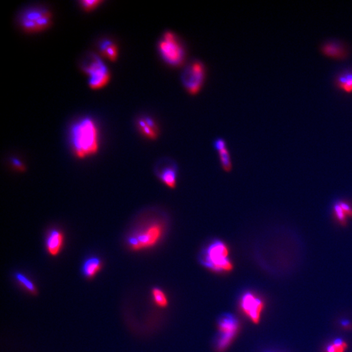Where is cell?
Returning <instances> with one entry per match:
<instances>
[{"label": "cell", "instance_id": "cell-1", "mask_svg": "<svg viewBox=\"0 0 352 352\" xmlns=\"http://www.w3.org/2000/svg\"><path fill=\"white\" fill-rule=\"evenodd\" d=\"M168 230V215L163 211L157 213L130 235L128 239V245L134 251L150 249L164 240Z\"/></svg>", "mask_w": 352, "mask_h": 352}, {"label": "cell", "instance_id": "cell-2", "mask_svg": "<svg viewBox=\"0 0 352 352\" xmlns=\"http://www.w3.org/2000/svg\"><path fill=\"white\" fill-rule=\"evenodd\" d=\"M97 124L90 117L74 122L70 129V139L74 154L80 159L92 156L99 147Z\"/></svg>", "mask_w": 352, "mask_h": 352}, {"label": "cell", "instance_id": "cell-3", "mask_svg": "<svg viewBox=\"0 0 352 352\" xmlns=\"http://www.w3.org/2000/svg\"><path fill=\"white\" fill-rule=\"evenodd\" d=\"M198 260L206 268L216 273H229L234 269L229 246L220 239H210L204 244Z\"/></svg>", "mask_w": 352, "mask_h": 352}, {"label": "cell", "instance_id": "cell-4", "mask_svg": "<svg viewBox=\"0 0 352 352\" xmlns=\"http://www.w3.org/2000/svg\"><path fill=\"white\" fill-rule=\"evenodd\" d=\"M157 50L164 62L172 66L182 64L186 57L184 44L179 37L170 30L163 32L157 43Z\"/></svg>", "mask_w": 352, "mask_h": 352}, {"label": "cell", "instance_id": "cell-5", "mask_svg": "<svg viewBox=\"0 0 352 352\" xmlns=\"http://www.w3.org/2000/svg\"><path fill=\"white\" fill-rule=\"evenodd\" d=\"M82 69L88 76V84L93 90L107 86L110 80V70L102 58L91 54L82 63Z\"/></svg>", "mask_w": 352, "mask_h": 352}, {"label": "cell", "instance_id": "cell-6", "mask_svg": "<svg viewBox=\"0 0 352 352\" xmlns=\"http://www.w3.org/2000/svg\"><path fill=\"white\" fill-rule=\"evenodd\" d=\"M53 15L44 7H32L23 11L20 16V27L28 32H39L50 27Z\"/></svg>", "mask_w": 352, "mask_h": 352}, {"label": "cell", "instance_id": "cell-7", "mask_svg": "<svg viewBox=\"0 0 352 352\" xmlns=\"http://www.w3.org/2000/svg\"><path fill=\"white\" fill-rule=\"evenodd\" d=\"M218 332L214 346L216 350L223 352L232 344L239 330V322L233 314L225 313L218 320Z\"/></svg>", "mask_w": 352, "mask_h": 352}, {"label": "cell", "instance_id": "cell-8", "mask_svg": "<svg viewBox=\"0 0 352 352\" xmlns=\"http://www.w3.org/2000/svg\"><path fill=\"white\" fill-rule=\"evenodd\" d=\"M206 76V67L198 59H192L185 65L181 72V81L190 93L198 91L203 86Z\"/></svg>", "mask_w": 352, "mask_h": 352}, {"label": "cell", "instance_id": "cell-9", "mask_svg": "<svg viewBox=\"0 0 352 352\" xmlns=\"http://www.w3.org/2000/svg\"><path fill=\"white\" fill-rule=\"evenodd\" d=\"M155 173L166 187L173 189L177 186L178 166L172 159L164 157L160 159L155 168Z\"/></svg>", "mask_w": 352, "mask_h": 352}, {"label": "cell", "instance_id": "cell-10", "mask_svg": "<svg viewBox=\"0 0 352 352\" xmlns=\"http://www.w3.org/2000/svg\"><path fill=\"white\" fill-rule=\"evenodd\" d=\"M239 304L243 313L253 323L260 322L262 311L264 308V301L261 298L257 296L254 293L246 292L241 295Z\"/></svg>", "mask_w": 352, "mask_h": 352}, {"label": "cell", "instance_id": "cell-11", "mask_svg": "<svg viewBox=\"0 0 352 352\" xmlns=\"http://www.w3.org/2000/svg\"><path fill=\"white\" fill-rule=\"evenodd\" d=\"M137 125L141 134L148 139L155 140L158 137L159 126L152 117L144 116L139 117L137 121Z\"/></svg>", "mask_w": 352, "mask_h": 352}, {"label": "cell", "instance_id": "cell-12", "mask_svg": "<svg viewBox=\"0 0 352 352\" xmlns=\"http://www.w3.org/2000/svg\"><path fill=\"white\" fill-rule=\"evenodd\" d=\"M213 146L219 155L223 170L226 172H231L232 169V159L226 142L222 138H218L213 142Z\"/></svg>", "mask_w": 352, "mask_h": 352}, {"label": "cell", "instance_id": "cell-13", "mask_svg": "<svg viewBox=\"0 0 352 352\" xmlns=\"http://www.w3.org/2000/svg\"><path fill=\"white\" fill-rule=\"evenodd\" d=\"M63 244V235L57 230L52 231L46 239V248L48 253L53 257H56L61 250Z\"/></svg>", "mask_w": 352, "mask_h": 352}, {"label": "cell", "instance_id": "cell-14", "mask_svg": "<svg viewBox=\"0 0 352 352\" xmlns=\"http://www.w3.org/2000/svg\"><path fill=\"white\" fill-rule=\"evenodd\" d=\"M100 55L110 62H116L119 56V49L117 44L112 40L106 39L100 42L98 46Z\"/></svg>", "mask_w": 352, "mask_h": 352}, {"label": "cell", "instance_id": "cell-15", "mask_svg": "<svg viewBox=\"0 0 352 352\" xmlns=\"http://www.w3.org/2000/svg\"><path fill=\"white\" fill-rule=\"evenodd\" d=\"M102 262L97 257L88 258L84 262L82 266V273L88 279H92L102 269Z\"/></svg>", "mask_w": 352, "mask_h": 352}, {"label": "cell", "instance_id": "cell-16", "mask_svg": "<svg viewBox=\"0 0 352 352\" xmlns=\"http://www.w3.org/2000/svg\"><path fill=\"white\" fill-rule=\"evenodd\" d=\"M322 52L329 58L334 59L344 58L346 51L344 46L337 42H329L322 47Z\"/></svg>", "mask_w": 352, "mask_h": 352}, {"label": "cell", "instance_id": "cell-17", "mask_svg": "<svg viewBox=\"0 0 352 352\" xmlns=\"http://www.w3.org/2000/svg\"><path fill=\"white\" fill-rule=\"evenodd\" d=\"M337 84L344 92L352 93V72H345L340 74L337 79Z\"/></svg>", "mask_w": 352, "mask_h": 352}, {"label": "cell", "instance_id": "cell-18", "mask_svg": "<svg viewBox=\"0 0 352 352\" xmlns=\"http://www.w3.org/2000/svg\"><path fill=\"white\" fill-rule=\"evenodd\" d=\"M15 278L18 283H20V285L23 286L28 292L32 293V294H36L37 290L34 284L27 276H26L24 274L16 273L15 274Z\"/></svg>", "mask_w": 352, "mask_h": 352}, {"label": "cell", "instance_id": "cell-19", "mask_svg": "<svg viewBox=\"0 0 352 352\" xmlns=\"http://www.w3.org/2000/svg\"><path fill=\"white\" fill-rule=\"evenodd\" d=\"M152 296L154 302L157 306L166 307L168 305V299L165 293L159 288H154L152 290Z\"/></svg>", "mask_w": 352, "mask_h": 352}, {"label": "cell", "instance_id": "cell-20", "mask_svg": "<svg viewBox=\"0 0 352 352\" xmlns=\"http://www.w3.org/2000/svg\"><path fill=\"white\" fill-rule=\"evenodd\" d=\"M347 347L346 342L341 339H337L328 345L326 352H344Z\"/></svg>", "mask_w": 352, "mask_h": 352}, {"label": "cell", "instance_id": "cell-21", "mask_svg": "<svg viewBox=\"0 0 352 352\" xmlns=\"http://www.w3.org/2000/svg\"><path fill=\"white\" fill-rule=\"evenodd\" d=\"M333 212H334L335 218H336L340 224L342 225V226H345L346 224V215L343 210H342L339 203L334 204Z\"/></svg>", "mask_w": 352, "mask_h": 352}, {"label": "cell", "instance_id": "cell-22", "mask_svg": "<svg viewBox=\"0 0 352 352\" xmlns=\"http://www.w3.org/2000/svg\"><path fill=\"white\" fill-rule=\"evenodd\" d=\"M103 2V0H82L79 3L84 10L90 11L97 8Z\"/></svg>", "mask_w": 352, "mask_h": 352}, {"label": "cell", "instance_id": "cell-23", "mask_svg": "<svg viewBox=\"0 0 352 352\" xmlns=\"http://www.w3.org/2000/svg\"><path fill=\"white\" fill-rule=\"evenodd\" d=\"M339 203L346 216L352 217V206L350 204L345 201H339Z\"/></svg>", "mask_w": 352, "mask_h": 352}, {"label": "cell", "instance_id": "cell-24", "mask_svg": "<svg viewBox=\"0 0 352 352\" xmlns=\"http://www.w3.org/2000/svg\"><path fill=\"white\" fill-rule=\"evenodd\" d=\"M12 163H13L15 167L19 169V170H22L23 166L22 163H20V161H18L17 159H12Z\"/></svg>", "mask_w": 352, "mask_h": 352}, {"label": "cell", "instance_id": "cell-25", "mask_svg": "<svg viewBox=\"0 0 352 352\" xmlns=\"http://www.w3.org/2000/svg\"><path fill=\"white\" fill-rule=\"evenodd\" d=\"M342 324L344 326V327H347V326L349 325V321H343L342 322Z\"/></svg>", "mask_w": 352, "mask_h": 352}]
</instances>
